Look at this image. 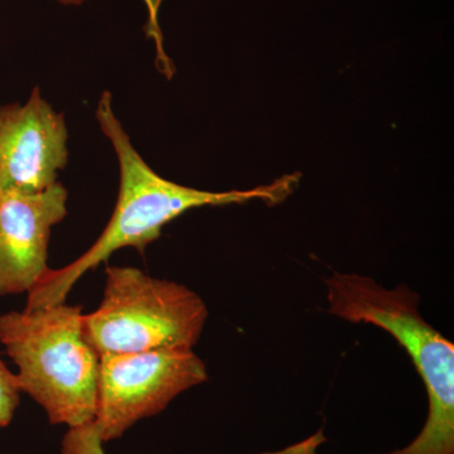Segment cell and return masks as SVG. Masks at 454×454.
<instances>
[{"instance_id":"cell-1","label":"cell","mask_w":454,"mask_h":454,"mask_svg":"<svg viewBox=\"0 0 454 454\" xmlns=\"http://www.w3.org/2000/svg\"><path fill=\"white\" fill-rule=\"evenodd\" d=\"M95 116L101 130L112 143L121 169L118 201L112 219L88 252L67 267L55 270L49 269L28 293L27 309L65 303L74 284L89 270L97 269L122 247H134L143 255L146 247L162 235L163 227L187 211L206 206L247 203L253 200L277 205L291 195L300 182V175L295 173L284 176L268 186L249 191L208 192L182 186L160 177L140 157L114 113L109 91L101 94Z\"/></svg>"},{"instance_id":"cell-6","label":"cell","mask_w":454,"mask_h":454,"mask_svg":"<svg viewBox=\"0 0 454 454\" xmlns=\"http://www.w3.org/2000/svg\"><path fill=\"white\" fill-rule=\"evenodd\" d=\"M65 114L35 88L25 104L0 106V199L57 184L68 162Z\"/></svg>"},{"instance_id":"cell-3","label":"cell","mask_w":454,"mask_h":454,"mask_svg":"<svg viewBox=\"0 0 454 454\" xmlns=\"http://www.w3.org/2000/svg\"><path fill=\"white\" fill-rule=\"evenodd\" d=\"M82 306L59 303L0 316V342L16 364L20 390L53 426L92 423L100 357L83 337Z\"/></svg>"},{"instance_id":"cell-11","label":"cell","mask_w":454,"mask_h":454,"mask_svg":"<svg viewBox=\"0 0 454 454\" xmlns=\"http://www.w3.org/2000/svg\"><path fill=\"white\" fill-rule=\"evenodd\" d=\"M57 2L61 3L64 5H82L83 3L89 2V0H57Z\"/></svg>"},{"instance_id":"cell-2","label":"cell","mask_w":454,"mask_h":454,"mask_svg":"<svg viewBox=\"0 0 454 454\" xmlns=\"http://www.w3.org/2000/svg\"><path fill=\"white\" fill-rule=\"evenodd\" d=\"M328 313L387 331L408 352L428 394V418L409 446L387 454H454V345L419 312L404 284L385 289L369 277L334 273L325 280Z\"/></svg>"},{"instance_id":"cell-10","label":"cell","mask_w":454,"mask_h":454,"mask_svg":"<svg viewBox=\"0 0 454 454\" xmlns=\"http://www.w3.org/2000/svg\"><path fill=\"white\" fill-rule=\"evenodd\" d=\"M20 394L16 373L11 372L0 358V428L9 426L20 405Z\"/></svg>"},{"instance_id":"cell-8","label":"cell","mask_w":454,"mask_h":454,"mask_svg":"<svg viewBox=\"0 0 454 454\" xmlns=\"http://www.w3.org/2000/svg\"><path fill=\"white\" fill-rule=\"evenodd\" d=\"M95 423L68 428L62 439L61 454H106Z\"/></svg>"},{"instance_id":"cell-7","label":"cell","mask_w":454,"mask_h":454,"mask_svg":"<svg viewBox=\"0 0 454 454\" xmlns=\"http://www.w3.org/2000/svg\"><path fill=\"white\" fill-rule=\"evenodd\" d=\"M67 200L59 182L0 199V295L28 294L49 271L51 232L67 216Z\"/></svg>"},{"instance_id":"cell-4","label":"cell","mask_w":454,"mask_h":454,"mask_svg":"<svg viewBox=\"0 0 454 454\" xmlns=\"http://www.w3.org/2000/svg\"><path fill=\"white\" fill-rule=\"evenodd\" d=\"M208 309L184 284L138 268L107 265L103 301L82 315L83 337L98 357L153 349H193Z\"/></svg>"},{"instance_id":"cell-9","label":"cell","mask_w":454,"mask_h":454,"mask_svg":"<svg viewBox=\"0 0 454 454\" xmlns=\"http://www.w3.org/2000/svg\"><path fill=\"white\" fill-rule=\"evenodd\" d=\"M143 2H145L146 12H148V20L145 26V35L153 40L155 47H157L158 70L170 80L176 73V67L164 51L163 35L160 32V23H158V14H160V9L162 7L164 0H143Z\"/></svg>"},{"instance_id":"cell-5","label":"cell","mask_w":454,"mask_h":454,"mask_svg":"<svg viewBox=\"0 0 454 454\" xmlns=\"http://www.w3.org/2000/svg\"><path fill=\"white\" fill-rule=\"evenodd\" d=\"M208 380L193 349H153L100 357L95 426L104 443L162 413L179 394Z\"/></svg>"}]
</instances>
